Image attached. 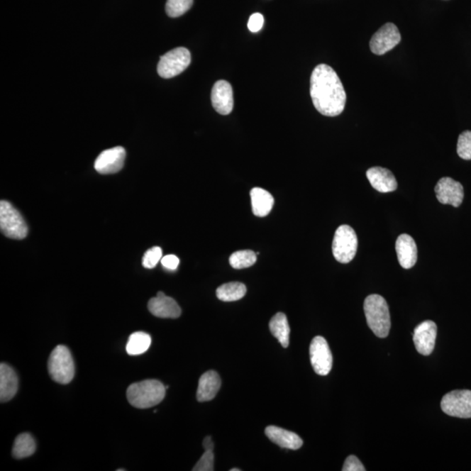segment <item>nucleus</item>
<instances>
[{
  "instance_id": "nucleus-31",
  "label": "nucleus",
  "mask_w": 471,
  "mask_h": 471,
  "mask_svg": "<svg viewBox=\"0 0 471 471\" xmlns=\"http://www.w3.org/2000/svg\"><path fill=\"white\" fill-rule=\"evenodd\" d=\"M343 470L365 471L366 469L364 468L362 463L360 462L358 458H356L355 455H349V457L345 459Z\"/></svg>"
},
{
  "instance_id": "nucleus-1",
  "label": "nucleus",
  "mask_w": 471,
  "mask_h": 471,
  "mask_svg": "<svg viewBox=\"0 0 471 471\" xmlns=\"http://www.w3.org/2000/svg\"><path fill=\"white\" fill-rule=\"evenodd\" d=\"M310 94L315 109L321 115L340 116L344 111L347 94L336 72L328 65H318L310 79Z\"/></svg>"
},
{
  "instance_id": "nucleus-12",
  "label": "nucleus",
  "mask_w": 471,
  "mask_h": 471,
  "mask_svg": "<svg viewBox=\"0 0 471 471\" xmlns=\"http://www.w3.org/2000/svg\"><path fill=\"white\" fill-rule=\"evenodd\" d=\"M126 151L123 147L112 148L101 152L94 162V169L100 174H108L119 172L123 168Z\"/></svg>"
},
{
  "instance_id": "nucleus-4",
  "label": "nucleus",
  "mask_w": 471,
  "mask_h": 471,
  "mask_svg": "<svg viewBox=\"0 0 471 471\" xmlns=\"http://www.w3.org/2000/svg\"><path fill=\"white\" fill-rule=\"evenodd\" d=\"M48 372L51 378L60 384H68L74 377L75 367L70 349L60 345L52 350L48 359Z\"/></svg>"
},
{
  "instance_id": "nucleus-30",
  "label": "nucleus",
  "mask_w": 471,
  "mask_h": 471,
  "mask_svg": "<svg viewBox=\"0 0 471 471\" xmlns=\"http://www.w3.org/2000/svg\"><path fill=\"white\" fill-rule=\"evenodd\" d=\"M194 471H212L214 470V453L212 450H206L202 458L199 459L195 467L193 468Z\"/></svg>"
},
{
  "instance_id": "nucleus-26",
  "label": "nucleus",
  "mask_w": 471,
  "mask_h": 471,
  "mask_svg": "<svg viewBox=\"0 0 471 471\" xmlns=\"http://www.w3.org/2000/svg\"><path fill=\"white\" fill-rule=\"evenodd\" d=\"M256 262L257 254L250 250H238L230 257L231 267L238 270L253 267Z\"/></svg>"
},
{
  "instance_id": "nucleus-35",
  "label": "nucleus",
  "mask_w": 471,
  "mask_h": 471,
  "mask_svg": "<svg viewBox=\"0 0 471 471\" xmlns=\"http://www.w3.org/2000/svg\"><path fill=\"white\" fill-rule=\"evenodd\" d=\"M239 469H231V471H240Z\"/></svg>"
},
{
  "instance_id": "nucleus-17",
  "label": "nucleus",
  "mask_w": 471,
  "mask_h": 471,
  "mask_svg": "<svg viewBox=\"0 0 471 471\" xmlns=\"http://www.w3.org/2000/svg\"><path fill=\"white\" fill-rule=\"evenodd\" d=\"M396 250L399 263L402 268L410 269L416 264L417 246L411 236L408 234L399 236Z\"/></svg>"
},
{
  "instance_id": "nucleus-2",
  "label": "nucleus",
  "mask_w": 471,
  "mask_h": 471,
  "mask_svg": "<svg viewBox=\"0 0 471 471\" xmlns=\"http://www.w3.org/2000/svg\"><path fill=\"white\" fill-rule=\"evenodd\" d=\"M166 387L157 379L133 383L128 387L129 404L136 409H149L158 405L165 399Z\"/></svg>"
},
{
  "instance_id": "nucleus-24",
  "label": "nucleus",
  "mask_w": 471,
  "mask_h": 471,
  "mask_svg": "<svg viewBox=\"0 0 471 471\" xmlns=\"http://www.w3.org/2000/svg\"><path fill=\"white\" fill-rule=\"evenodd\" d=\"M246 287L239 282H231L222 284L216 289V297L225 302L237 301L245 297Z\"/></svg>"
},
{
  "instance_id": "nucleus-29",
  "label": "nucleus",
  "mask_w": 471,
  "mask_h": 471,
  "mask_svg": "<svg viewBox=\"0 0 471 471\" xmlns=\"http://www.w3.org/2000/svg\"><path fill=\"white\" fill-rule=\"evenodd\" d=\"M162 250L160 247H152L148 250L143 257V265L147 269H152L157 267L158 262L162 260Z\"/></svg>"
},
{
  "instance_id": "nucleus-25",
  "label": "nucleus",
  "mask_w": 471,
  "mask_h": 471,
  "mask_svg": "<svg viewBox=\"0 0 471 471\" xmlns=\"http://www.w3.org/2000/svg\"><path fill=\"white\" fill-rule=\"evenodd\" d=\"M151 345L150 334L143 332L132 333L128 338L126 350L129 355H140L145 353Z\"/></svg>"
},
{
  "instance_id": "nucleus-27",
  "label": "nucleus",
  "mask_w": 471,
  "mask_h": 471,
  "mask_svg": "<svg viewBox=\"0 0 471 471\" xmlns=\"http://www.w3.org/2000/svg\"><path fill=\"white\" fill-rule=\"evenodd\" d=\"M193 0H167L166 13L169 17L182 16L192 9Z\"/></svg>"
},
{
  "instance_id": "nucleus-11",
  "label": "nucleus",
  "mask_w": 471,
  "mask_h": 471,
  "mask_svg": "<svg viewBox=\"0 0 471 471\" xmlns=\"http://www.w3.org/2000/svg\"><path fill=\"white\" fill-rule=\"evenodd\" d=\"M435 192L440 204H450L455 208L460 206L465 197L462 185L450 177L440 178L436 185Z\"/></svg>"
},
{
  "instance_id": "nucleus-23",
  "label": "nucleus",
  "mask_w": 471,
  "mask_h": 471,
  "mask_svg": "<svg viewBox=\"0 0 471 471\" xmlns=\"http://www.w3.org/2000/svg\"><path fill=\"white\" fill-rule=\"evenodd\" d=\"M35 450L36 443L28 433H23L15 439L13 448V455L15 459L31 457Z\"/></svg>"
},
{
  "instance_id": "nucleus-10",
  "label": "nucleus",
  "mask_w": 471,
  "mask_h": 471,
  "mask_svg": "<svg viewBox=\"0 0 471 471\" xmlns=\"http://www.w3.org/2000/svg\"><path fill=\"white\" fill-rule=\"evenodd\" d=\"M401 36L397 26L387 23L376 32L370 40V49L376 55H383L401 43Z\"/></svg>"
},
{
  "instance_id": "nucleus-15",
  "label": "nucleus",
  "mask_w": 471,
  "mask_h": 471,
  "mask_svg": "<svg viewBox=\"0 0 471 471\" xmlns=\"http://www.w3.org/2000/svg\"><path fill=\"white\" fill-rule=\"evenodd\" d=\"M148 309L154 316L162 318H177L182 314L176 300L168 297L162 292H157V297L150 299Z\"/></svg>"
},
{
  "instance_id": "nucleus-3",
  "label": "nucleus",
  "mask_w": 471,
  "mask_h": 471,
  "mask_svg": "<svg viewBox=\"0 0 471 471\" xmlns=\"http://www.w3.org/2000/svg\"><path fill=\"white\" fill-rule=\"evenodd\" d=\"M364 311L370 328L376 336H389L391 321L389 306L386 299L378 294L368 296L364 302Z\"/></svg>"
},
{
  "instance_id": "nucleus-8",
  "label": "nucleus",
  "mask_w": 471,
  "mask_h": 471,
  "mask_svg": "<svg viewBox=\"0 0 471 471\" xmlns=\"http://www.w3.org/2000/svg\"><path fill=\"white\" fill-rule=\"evenodd\" d=\"M440 408L450 416L471 418V390L451 391L443 397Z\"/></svg>"
},
{
  "instance_id": "nucleus-21",
  "label": "nucleus",
  "mask_w": 471,
  "mask_h": 471,
  "mask_svg": "<svg viewBox=\"0 0 471 471\" xmlns=\"http://www.w3.org/2000/svg\"><path fill=\"white\" fill-rule=\"evenodd\" d=\"M250 199L253 214L260 218L267 216L275 205V199L272 194L261 188H253L250 191Z\"/></svg>"
},
{
  "instance_id": "nucleus-5",
  "label": "nucleus",
  "mask_w": 471,
  "mask_h": 471,
  "mask_svg": "<svg viewBox=\"0 0 471 471\" xmlns=\"http://www.w3.org/2000/svg\"><path fill=\"white\" fill-rule=\"evenodd\" d=\"M0 228L6 237L11 239H24L28 233V227L20 212L7 201L0 202Z\"/></svg>"
},
{
  "instance_id": "nucleus-22",
  "label": "nucleus",
  "mask_w": 471,
  "mask_h": 471,
  "mask_svg": "<svg viewBox=\"0 0 471 471\" xmlns=\"http://www.w3.org/2000/svg\"><path fill=\"white\" fill-rule=\"evenodd\" d=\"M269 328L272 336L278 339L283 348H287L290 343L291 330L286 314H275L269 323Z\"/></svg>"
},
{
  "instance_id": "nucleus-14",
  "label": "nucleus",
  "mask_w": 471,
  "mask_h": 471,
  "mask_svg": "<svg viewBox=\"0 0 471 471\" xmlns=\"http://www.w3.org/2000/svg\"><path fill=\"white\" fill-rule=\"evenodd\" d=\"M211 104L220 115L227 116L234 106L233 87L226 81L216 82L211 90Z\"/></svg>"
},
{
  "instance_id": "nucleus-9",
  "label": "nucleus",
  "mask_w": 471,
  "mask_h": 471,
  "mask_svg": "<svg viewBox=\"0 0 471 471\" xmlns=\"http://www.w3.org/2000/svg\"><path fill=\"white\" fill-rule=\"evenodd\" d=\"M310 359L315 373L325 376L333 367V355L325 338L315 337L310 345Z\"/></svg>"
},
{
  "instance_id": "nucleus-28",
  "label": "nucleus",
  "mask_w": 471,
  "mask_h": 471,
  "mask_svg": "<svg viewBox=\"0 0 471 471\" xmlns=\"http://www.w3.org/2000/svg\"><path fill=\"white\" fill-rule=\"evenodd\" d=\"M458 154L463 160H471V131L462 132L459 135Z\"/></svg>"
},
{
  "instance_id": "nucleus-20",
  "label": "nucleus",
  "mask_w": 471,
  "mask_h": 471,
  "mask_svg": "<svg viewBox=\"0 0 471 471\" xmlns=\"http://www.w3.org/2000/svg\"><path fill=\"white\" fill-rule=\"evenodd\" d=\"M221 387V379L216 371L206 372L201 376L197 389L196 398L200 402L211 401Z\"/></svg>"
},
{
  "instance_id": "nucleus-19",
  "label": "nucleus",
  "mask_w": 471,
  "mask_h": 471,
  "mask_svg": "<svg viewBox=\"0 0 471 471\" xmlns=\"http://www.w3.org/2000/svg\"><path fill=\"white\" fill-rule=\"evenodd\" d=\"M18 379L13 367L6 363L0 365V400L6 402L17 394Z\"/></svg>"
},
{
  "instance_id": "nucleus-13",
  "label": "nucleus",
  "mask_w": 471,
  "mask_h": 471,
  "mask_svg": "<svg viewBox=\"0 0 471 471\" xmlns=\"http://www.w3.org/2000/svg\"><path fill=\"white\" fill-rule=\"evenodd\" d=\"M438 326L434 321H426L417 326L414 332V343L418 353L428 356L434 350Z\"/></svg>"
},
{
  "instance_id": "nucleus-6",
  "label": "nucleus",
  "mask_w": 471,
  "mask_h": 471,
  "mask_svg": "<svg viewBox=\"0 0 471 471\" xmlns=\"http://www.w3.org/2000/svg\"><path fill=\"white\" fill-rule=\"evenodd\" d=\"M358 248V238L355 230L349 226H341L334 234L333 254L338 262L348 264L355 258Z\"/></svg>"
},
{
  "instance_id": "nucleus-32",
  "label": "nucleus",
  "mask_w": 471,
  "mask_h": 471,
  "mask_svg": "<svg viewBox=\"0 0 471 471\" xmlns=\"http://www.w3.org/2000/svg\"><path fill=\"white\" fill-rule=\"evenodd\" d=\"M264 16L261 13H254L250 17L248 28L252 33L260 32L264 26Z\"/></svg>"
},
{
  "instance_id": "nucleus-16",
  "label": "nucleus",
  "mask_w": 471,
  "mask_h": 471,
  "mask_svg": "<svg viewBox=\"0 0 471 471\" xmlns=\"http://www.w3.org/2000/svg\"><path fill=\"white\" fill-rule=\"evenodd\" d=\"M367 177L372 187L379 192H392L398 187L397 181L393 173L382 167H373L368 170Z\"/></svg>"
},
{
  "instance_id": "nucleus-33",
  "label": "nucleus",
  "mask_w": 471,
  "mask_h": 471,
  "mask_svg": "<svg viewBox=\"0 0 471 471\" xmlns=\"http://www.w3.org/2000/svg\"><path fill=\"white\" fill-rule=\"evenodd\" d=\"M162 267L170 271H174L179 265L180 260L176 255H167L161 260Z\"/></svg>"
},
{
  "instance_id": "nucleus-7",
  "label": "nucleus",
  "mask_w": 471,
  "mask_h": 471,
  "mask_svg": "<svg viewBox=\"0 0 471 471\" xmlns=\"http://www.w3.org/2000/svg\"><path fill=\"white\" fill-rule=\"evenodd\" d=\"M192 62L191 52L185 48H177L161 56L157 72L162 78L170 79L187 70Z\"/></svg>"
},
{
  "instance_id": "nucleus-18",
  "label": "nucleus",
  "mask_w": 471,
  "mask_h": 471,
  "mask_svg": "<svg viewBox=\"0 0 471 471\" xmlns=\"http://www.w3.org/2000/svg\"><path fill=\"white\" fill-rule=\"evenodd\" d=\"M265 435L272 443L284 449L296 450L303 445V440L297 434L277 426H268L265 428Z\"/></svg>"
},
{
  "instance_id": "nucleus-34",
  "label": "nucleus",
  "mask_w": 471,
  "mask_h": 471,
  "mask_svg": "<svg viewBox=\"0 0 471 471\" xmlns=\"http://www.w3.org/2000/svg\"><path fill=\"white\" fill-rule=\"evenodd\" d=\"M203 446L204 448V450H214V443L212 442V439L211 436H207V438H205L204 440L203 443Z\"/></svg>"
}]
</instances>
